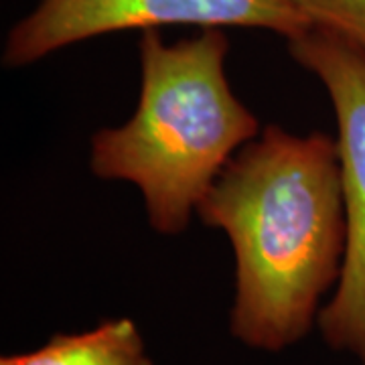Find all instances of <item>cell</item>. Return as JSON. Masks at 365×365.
<instances>
[{"label":"cell","instance_id":"3957f363","mask_svg":"<svg viewBox=\"0 0 365 365\" xmlns=\"http://www.w3.org/2000/svg\"><path fill=\"white\" fill-rule=\"evenodd\" d=\"M288 51L321 79L337 120L347 244L339 284L317 321L331 349L365 365V53L317 26L288 41Z\"/></svg>","mask_w":365,"mask_h":365},{"label":"cell","instance_id":"52a82bcc","mask_svg":"<svg viewBox=\"0 0 365 365\" xmlns=\"http://www.w3.org/2000/svg\"><path fill=\"white\" fill-rule=\"evenodd\" d=\"M0 365H11V364H9V359H6V355H4V357L0 359Z\"/></svg>","mask_w":365,"mask_h":365},{"label":"cell","instance_id":"5b68a950","mask_svg":"<svg viewBox=\"0 0 365 365\" xmlns=\"http://www.w3.org/2000/svg\"><path fill=\"white\" fill-rule=\"evenodd\" d=\"M11 365H153L130 319H112L81 333H57L39 349L6 355Z\"/></svg>","mask_w":365,"mask_h":365},{"label":"cell","instance_id":"7a4b0ae2","mask_svg":"<svg viewBox=\"0 0 365 365\" xmlns=\"http://www.w3.org/2000/svg\"><path fill=\"white\" fill-rule=\"evenodd\" d=\"M227 51L223 29L173 45L158 29L143 31L136 110L91 136V173L138 187L160 235H181L232 158L260 136L256 114L230 86Z\"/></svg>","mask_w":365,"mask_h":365},{"label":"cell","instance_id":"277c9868","mask_svg":"<svg viewBox=\"0 0 365 365\" xmlns=\"http://www.w3.org/2000/svg\"><path fill=\"white\" fill-rule=\"evenodd\" d=\"M169 25L264 29L287 41L311 29L288 0H39L6 33L2 63L33 66L81 41Z\"/></svg>","mask_w":365,"mask_h":365},{"label":"cell","instance_id":"6da1fadb","mask_svg":"<svg viewBox=\"0 0 365 365\" xmlns=\"http://www.w3.org/2000/svg\"><path fill=\"white\" fill-rule=\"evenodd\" d=\"M197 217L234 250L235 339L270 353L304 339L345 260L337 138L264 126L213 182Z\"/></svg>","mask_w":365,"mask_h":365},{"label":"cell","instance_id":"8992f818","mask_svg":"<svg viewBox=\"0 0 365 365\" xmlns=\"http://www.w3.org/2000/svg\"><path fill=\"white\" fill-rule=\"evenodd\" d=\"M311 26L337 35L365 53V0H288Z\"/></svg>","mask_w":365,"mask_h":365}]
</instances>
